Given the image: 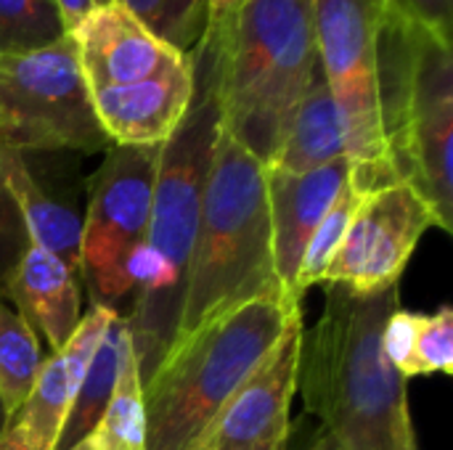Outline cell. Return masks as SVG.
Here are the masks:
<instances>
[{
	"instance_id": "1",
	"label": "cell",
	"mask_w": 453,
	"mask_h": 450,
	"mask_svg": "<svg viewBox=\"0 0 453 450\" xmlns=\"http://www.w3.org/2000/svg\"><path fill=\"white\" fill-rule=\"evenodd\" d=\"M401 308L398 286L356 297L326 286L319 321L300 337L297 390L345 450H419L406 382L382 355V326Z\"/></svg>"
},
{
	"instance_id": "2",
	"label": "cell",
	"mask_w": 453,
	"mask_h": 450,
	"mask_svg": "<svg viewBox=\"0 0 453 450\" xmlns=\"http://www.w3.org/2000/svg\"><path fill=\"white\" fill-rule=\"evenodd\" d=\"M268 297L284 300L273 271L265 164L220 130L170 353L236 308Z\"/></svg>"
},
{
	"instance_id": "3",
	"label": "cell",
	"mask_w": 453,
	"mask_h": 450,
	"mask_svg": "<svg viewBox=\"0 0 453 450\" xmlns=\"http://www.w3.org/2000/svg\"><path fill=\"white\" fill-rule=\"evenodd\" d=\"M218 34L223 130L268 164L319 72L313 0H244Z\"/></svg>"
},
{
	"instance_id": "4",
	"label": "cell",
	"mask_w": 453,
	"mask_h": 450,
	"mask_svg": "<svg viewBox=\"0 0 453 450\" xmlns=\"http://www.w3.org/2000/svg\"><path fill=\"white\" fill-rule=\"evenodd\" d=\"M297 316L284 300H252L170 353L143 387L146 450L191 448Z\"/></svg>"
},
{
	"instance_id": "5",
	"label": "cell",
	"mask_w": 453,
	"mask_h": 450,
	"mask_svg": "<svg viewBox=\"0 0 453 450\" xmlns=\"http://www.w3.org/2000/svg\"><path fill=\"white\" fill-rule=\"evenodd\" d=\"M390 167L453 231V53L451 37L414 21L411 64L401 95L382 111Z\"/></svg>"
},
{
	"instance_id": "6",
	"label": "cell",
	"mask_w": 453,
	"mask_h": 450,
	"mask_svg": "<svg viewBox=\"0 0 453 450\" xmlns=\"http://www.w3.org/2000/svg\"><path fill=\"white\" fill-rule=\"evenodd\" d=\"M385 0H313L316 53L326 88L337 103L348 159L364 186L398 183L380 98L377 32Z\"/></svg>"
},
{
	"instance_id": "7",
	"label": "cell",
	"mask_w": 453,
	"mask_h": 450,
	"mask_svg": "<svg viewBox=\"0 0 453 450\" xmlns=\"http://www.w3.org/2000/svg\"><path fill=\"white\" fill-rule=\"evenodd\" d=\"M0 146L13 151L109 149L66 34L56 45L0 56Z\"/></svg>"
},
{
	"instance_id": "8",
	"label": "cell",
	"mask_w": 453,
	"mask_h": 450,
	"mask_svg": "<svg viewBox=\"0 0 453 450\" xmlns=\"http://www.w3.org/2000/svg\"><path fill=\"white\" fill-rule=\"evenodd\" d=\"M159 146H109L90 178V199L80 236V276L93 305L111 308L133 281L127 263L146 241Z\"/></svg>"
},
{
	"instance_id": "9",
	"label": "cell",
	"mask_w": 453,
	"mask_h": 450,
	"mask_svg": "<svg viewBox=\"0 0 453 450\" xmlns=\"http://www.w3.org/2000/svg\"><path fill=\"white\" fill-rule=\"evenodd\" d=\"M438 228L433 210L406 183L374 188L356 212L324 286H342L356 297H372L398 286L419 239Z\"/></svg>"
},
{
	"instance_id": "10",
	"label": "cell",
	"mask_w": 453,
	"mask_h": 450,
	"mask_svg": "<svg viewBox=\"0 0 453 450\" xmlns=\"http://www.w3.org/2000/svg\"><path fill=\"white\" fill-rule=\"evenodd\" d=\"M303 316L292 318L276 347L242 382L188 450H284L297 395Z\"/></svg>"
},
{
	"instance_id": "11",
	"label": "cell",
	"mask_w": 453,
	"mask_h": 450,
	"mask_svg": "<svg viewBox=\"0 0 453 450\" xmlns=\"http://www.w3.org/2000/svg\"><path fill=\"white\" fill-rule=\"evenodd\" d=\"M69 37L88 93L141 82L188 56L114 0L96 5L69 29Z\"/></svg>"
},
{
	"instance_id": "12",
	"label": "cell",
	"mask_w": 453,
	"mask_h": 450,
	"mask_svg": "<svg viewBox=\"0 0 453 450\" xmlns=\"http://www.w3.org/2000/svg\"><path fill=\"white\" fill-rule=\"evenodd\" d=\"M353 170L356 164L350 159H337L326 167L297 175L265 167L273 271L287 308H303L295 294V284L305 247L326 210L353 178Z\"/></svg>"
},
{
	"instance_id": "13",
	"label": "cell",
	"mask_w": 453,
	"mask_h": 450,
	"mask_svg": "<svg viewBox=\"0 0 453 450\" xmlns=\"http://www.w3.org/2000/svg\"><path fill=\"white\" fill-rule=\"evenodd\" d=\"M194 90L191 58L133 85L88 93L111 146H162L183 119Z\"/></svg>"
},
{
	"instance_id": "14",
	"label": "cell",
	"mask_w": 453,
	"mask_h": 450,
	"mask_svg": "<svg viewBox=\"0 0 453 450\" xmlns=\"http://www.w3.org/2000/svg\"><path fill=\"white\" fill-rule=\"evenodd\" d=\"M114 316V308L90 305V310L80 318L74 334L66 339V345L53 350L50 358L40 363L32 390L21 411L13 416V424L27 435L35 450H56L72 403L85 379L88 363Z\"/></svg>"
},
{
	"instance_id": "15",
	"label": "cell",
	"mask_w": 453,
	"mask_h": 450,
	"mask_svg": "<svg viewBox=\"0 0 453 450\" xmlns=\"http://www.w3.org/2000/svg\"><path fill=\"white\" fill-rule=\"evenodd\" d=\"M77 278L80 276L53 252L29 244L5 284V297L16 313L50 345V350L64 347L82 318Z\"/></svg>"
},
{
	"instance_id": "16",
	"label": "cell",
	"mask_w": 453,
	"mask_h": 450,
	"mask_svg": "<svg viewBox=\"0 0 453 450\" xmlns=\"http://www.w3.org/2000/svg\"><path fill=\"white\" fill-rule=\"evenodd\" d=\"M337 159H348L345 149V130L337 111V103L326 88V80L319 72L300 98L284 138L273 154V159L265 164L279 172H311L319 167H326Z\"/></svg>"
},
{
	"instance_id": "17",
	"label": "cell",
	"mask_w": 453,
	"mask_h": 450,
	"mask_svg": "<svg viewBox=\"0 0 453 450\" xmlns=\"http://www.w3.org/2000/svg\"><path fill=\"white\" fill-rule=\"evenodd\" d=\"M0 172L5 178L8 191L16 199L21 220L27 225L29 241L53 252L80 276V236H82V217L56 202L40 180L32 175L27 156L21 151L0 146Z\"/></svg>"
},
{
	"instance_id": "18",
	"label": "cell",
	"mask_w": 453,
	"mask_h": 450,
	"mask_svg": "<svg viewBox=\"0 0 453 450\" xmlns=\"http://www.w3.org/2000/svg\"><path fill=\"white\" fill-rule=\"evenodd\" d=\"M127 334V321L117 313L90 363H88V371H85V379L80 385V393L72 403V411L66 416V424L61 430V438L56 443V450H69L72 446H77L80 440H85L93 427L98 424L111 393H114V385H117V374H119V350H122V339Z\"/></svg>"
},
{
	"instance_id": "19",
	"label": "cell",
	"mask_w": 453,
	"mask_h": 450,
	"mask_svg": "<svg viewBox=\"0 0 453 450\" xmlns=\"http://www.w3.org/2000/svg\"><path fill=\"white\" fill-rule=\"evenodd\" d=\"M88 440L93 450H146V403L130 332L122 339L114 393Z\"/></svg>"
},
{
	"instance_id": "20",
	"label": "cell",
	"mask_w": 453,
	"mask_h": 450,
	"mask_svg": "<svg viewBox=\"0 0 453 450\" xmlns=\"http://www.w3.org/2000/svg\"><path fill=\"white\" fill-rule=\"evenodd\" d=\"M40 363L37 334L16 313L5 292H0V400L11 419L21 411Z\"/></svg>"
},
{
	"instance_id": "21",
	"label": "cell",
	"mask_w": 453,
	"mask_h": 450,
	"mask_svg": "<svg viewBox=\"0 0 453 450\" xmlns=\"http://www.w3.org/2000/svg\"><path fill=\"white\" fill-rule=\"evenodd\" d=\"M372 194L369 186H364L353 170V178L348 180V186L340 191V196L334 199V204L326 210V215L321 217L319 228L313 231L308 247H305V255H303V263H300V273H297V284H295V294L297 300L303 302L305 292L316 284L324 281V273L326 268L332 265L356 212L361 210V204L366 202V196Z\"/></svg>"
},
{
	"instance_id": "22",
	"label": "cell",
	"mask_w": 453,
	"mask_h": 450,
	"mask_svg": "<svg viewBox=\"0 0 453 450\" xmlns=\"http://www.w3.org/2000/svg\"><path fill=\"white\" fill-rule=\"evenodd\" d=\"M66 34L53 0H0V56L40 50Z\"/></svg>"
},
{
	"instance_id": "23",
	"label": "cell",
	"mask_w": 453,
	"mask_h": 450,
	"mask_svg": "<svg viewBox=\"0 0 453 450\" xmlns=\"http://www.w3.org/2000/svg\"><path fill=\"white\" fill-rule=\"evenodd\" d=\"M133 11L157 37L188 53L207 27V0H114Z\"/></svg>"
},
{
	"instance_id": "24",
	"label": "cell",
	"mask_w": 453,
	"mask_h": 450,
	"mask_svg": "<svg viewBox=\"0 0 453 450\" xmlns=\"http://www.w3.org/2000/svg\"><path fill=\"white\" fill-rule=\"evenodd\" d=\"M425 374H453V310L449 305L435 313H422L417 342L403 371L406 379Z\"/></svg>"
},
{
	"instance_id": "25",
	"label": "cell",
	"mask_w": 453,
	"mask_h": 450,
	"mask_svg": "<svg viewBox=\"0 0 453 450\" xmlns=\"http://www.w3.org/2000/svg\"><path fill=\"white\" fill-rule=\"evenodd\" d=\"M29 233L21 220V212L16 207L13 194L5 186V178L0 172V292H5V284L29 249Z\"/></svg>"
},
{
	"instance_id": "26",
	"label": "cell",
	"mask_w": 453,
	"mask_h": 450,
	"mask_svg": "<svg viewBox=\"0 0 453 450\" xmlns=\"http://www.w3.org/2000/svg\"><path fill=\"white\" fill-rule=\"evenodd\" d=\"M409 16L427 24L430 29L451 37L453 0H395Z\"/></svg>"
},
{
	"instance_id": "27",
	"label": "cell",
	"mask_w": 453,
	"mask_h": 450,
	"mask_svg": "<svg viewBox=\"0 0 453 450\" xmlns=\"http://www.w3.org/2000/svg\"><path fill=\"white\" fill-rule=\"evenodd\" d=\"M56 3V8H58V13H61V19H64V24H66V32L74 27V24H80L96 5H101V3H109V0H53Z\"/></svg>"
},
{
	"instance_id": "28",
	"label": "cell",
	"mask_w": 453,
	"mask_h": 450,
	"mask_svg": "<svg viewBox=\"0 0 453 450\" xmlns=\"http://www.w3.org/2000/svg\"><path fill=\"white\" fill-rule=\"evenodd\" d=\"M0 450H35V446L27 440V435L11 422V427L5 430V435L0 438Z\"/></svg>"
},
{
	"instance_id": "29",
	"label": "cell",
	"mask_w": 453,
	"mask_h": 450,
	"mask_svg": "<svg viewBox=\"0 0 453 450\" xmlns=\"http://www.w3.org/2000/svg\"><path fill=\"white\" fill-rule=\"evenodd\" d=\"M305 450H345L340 446V440L332 435V432H326V430H321L316 438H313V443L308 446Z\"/></svg>"
},
{
	"instance_id": "30",
	"label": "cell",
	"mask_w": 453,
	"mask_h": 450,
	"mask_svg": "<svg viewBox=\"0 0 453 450\" xmlns=\"http://www.w3.org/2000/svg\"><path fill=\"white\" fill-rule=\"evenodd\" d=\"M239 3H244V0H207V19L223 16L228 11H234Z\"/></svg>"
},
{
	"instance_id": "31",
	"label": "cell",
	"mask_w": 453,
	"mask_h": 450,
	"mask_svg": "<svg viewBox=\"0 0 453 450\" xmlns=\"http://www.w3.org/2000/svg\"><path fill=\"white\" fill-rule=\"evenodd\" d=\"M11 422H13V419L8 416V411H5V406H3V400H0V438L5 435V430L11 427Z\"/></svg>"
},
{
	"instance_id": "32",
	"label": "cell",
	"mask_w": 453,
	"mask_h": 450,
	"mask_svg": "<svg viewBox=\"0 0 453 450\" xmlns=\"http://www.w3.org/2000/svg\"><path fill=\"white\" fill-rule=\"evenodd\" d=\"M69 450H93V446H90V440L85 438V440H80L77 446H72V448H69Z\"/></svg>"
}]
</instances>
